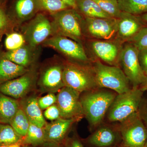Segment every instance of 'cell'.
I'll list each match as a JSON object with an SVG mask.
<instances>
[{
  "instance_id": "cell-9",
  "label": "cell",
  "mask_w": 147,
  "mask_h": 147,
  "mask_svg": "<svg viewBox=\"0 0 147 147\" xmlns=\"http://www.w3.org/2000/svg\"><path fill=\"white\" fill-rule=\"evenodd\" d=\"M53 32L52 23L43 13H38L28 25L24 36L29 46L34 48Z\"/></svg>"
},
{
  "instance_id": "cell-27",
  "label": "cell",
  "mask_w": 147,
  "mask_h": 147,
  "mask_svg": "<svg viewBox=\"0 0 147 147\" xmlns=\"http://www.w3.org/2000/svg\"><path fill=\"white\" fill-rule=\"evenodd\" d=\"M24 144L38 146L45 143L43 127H40L30 123V127L26 136L24 137Z\"/></svg>"
},
{
  "instance_id": "cell-25",
  "label": "cell",
  "mask_w": 147,
  "mask_h": 147,
  "mask_svg": "<svg viewBox=\"0 0 147 147\" xmlns=\"http://www.w3.org/2000/svg\"><path fill=\"white\" fill-rule=\"evenodd\" d=\"M22 138L9 124L0 123V146L20 143Z\"/></svg>"
},
{
  "instance_id": "cell-45",
  "label": "cell",
  "mask_w": 147,
  "mask_h": 147,
  "mask_svg": "<svg viewBox=\"0 0 147 147\" xmlns=\"http://www.w3.org/2000/svg\"><path fill=\"white\" fill-rule=\"evenodd\" d=\"M1 1V0H0V1Z\"/></svg>"
},
{
  "instance_id": "cell-23",
  "label": "cell",
  "mask_w": 147,
  "mask_h": 147,
  "mask_svg": "<svg viewBox=\"0 0 147 147\" xmlns=\"http://www.w3.org/2000/svg\"><path fill=\"white\" fill-rule=\"evenodd\" d=\"M31 49L32 48L24 45L17 50L9 51L3 56L16 64L27 68L33 60Z\"/></svg>"
},
{
  "instance_id": "cell-33",
  "label": "cell",
  "mask_w": 147,
  "mask_h": 147,
  "mask_svg": "<svg viewBox=\"0 0 147 147\" xmlns=\"http://www.w3.org/2000/svg\"><path fill=\"white\" fill-rule=\"evenodd\" d=\"M43 116L45 118L50 121L56 120L61 118L60 110L56 104L45 109Z\"/></svg>"
},
{
  "instance_id": "cell-42",
  "label": "cell",
  "mask_w": 147,
  "mask_h": 147,
  "mask_svg": "<svg viewBox=\"0 0 147 147\" xmlns=\"http://www.w3.org/2000/svg\"><path fill=\"white\" fill-rule=\"evenodd\" d=\"M141 17L145 24L147 25V13L141 15Z\"/></svg>"
},
{
  "instance_id": "cell-13",
  "label": "cell",
  "mask_w": 147,
  "mask_h": 147,
  "mask_svg": "<svg viewBox=\"0 0 147 147\" xmlns=\"http://www.w3.org/2000/svg\"><path fill=\"white\" fill-rule=\"evenodd\" d=\"M118 20L117 36L120 42L131 41L146 24L141 16L121 11Z\"/></svg>"
},
{
  "instance_id": "cell-43",
  "label": "cell",
  "mask_w": 147,
  "mask_h": 147,
  "mask_svg": "<svg viewBox=\"0 0 147 147\" xmlns=\"http://www.w3.org/2000/svg\"><path fill=\"white\" fill-rule=\"evenodd\" d=\"M144 147H147V135L146 140V143H145Z\"/></svg>"
},
{
  "instance_id": "cell-6",
  "label": "cell",
  "mask_w": 147,
  "mask_h": 147,
  "mask_svg": "<svg viewBox=\"0 0 147 147\" xmlns=\"http://www.w3.org/2000/svg\"><path fill=\"white\" fill-rule=\"evenodd\" d=\"M125 147H144L147 128L138 112L119 123L118 126Z\"/></svg>"
},
{
  "instance_id": "cell-28",
  "label": "cell",
  "mask_w": 147,
  "mask_h": 147,
  "mask_svg": "<svg viewBox=\"0 0 147 147\" xmlns=\"http://www.w3.org/2000/svg\"><path fill=\"white\" fill-rule=\"evenodd\" d=\"M39 9L45 11L50 14L71 8L61 0H37Z\"/></svg>"
},
{
  "instance_id": "cell-3",
  "label": "cell",
  "mask_w": 147,
  "mask_h": 147,
  "mask_svg": "<svg viewBox=\"0 0 147 147\" xmlns=\"http://www.w3.org/2000/svg\"><path fill=\"white\" fill-rule=\"evenodd\" d=\"M92 68L98 88L108 89L117 94L128 91L131 88L129 80L118 66L105 65L97 61Z\"/></svg>"
},
{
  "instance_id": "cell-35",
  "label": "cell",
  "mask_w": 147,
  "mask_h": 147,
  "mask_svg": "<svg viewBox=\"0 0 147 147\" xmlns=\"http://www.w3.org/2000/svg\"><path fill=\"white\" fill-rule=\"evenodd\" d=\"M138 57L142 69L147 76V48L139 50Z\"/></svg>"
},
{
  "instance_id": "cell-32",
  "label": "cell",
  "mask_w": 147,
  "mask_h": 147,
  "mask_svg": "<svg viewBox=\"0 0 147 147\" xmlns=\"http://www.w3.org/2000/svg\"><path fill=\"white\" fill-rule=\"evenodd\" d=\"M57 96L54 93L49 94L38 99V103L41 110H45L51 105L56 103Z\"/></svg>"
},
{
  "instance_id": "cell-39",
  "label": "cell",
  "mask_w": 147,
  "mask_h": 147,
  "mask_svg": "<svg viewBox=\"0 0 147 147\" xmlns=\"http://www.w3.org/2000/svg\"><path fill=\"white\" fill-rule=\"evenodd\" d=\"M139 88L142 91L144 92L147 91V76H146L144 80L139 86Z\"/></svg>"
},
{
  "instance_id": "cell-12",
  "label": "cell",
  "mask_w": 147,
  "mask_h": 147,
  "mask_svg": "<svg viewBox=\"0 0 147 147\" xmlns=\"http://www.w3.org/2000/svg\"><path fill=\"white\" fill-rule=\"evenodd\" d=\"M35 75L28 71L22 76L0 84V92L15 99L26 96L34 85Z\"/></svg>"
},
{
  "instance_id": "cell-17",
  "label": "cell",
  "mask_w": 147,
  "mask_h": 147,
  "mask_svg": "<svg viewBox=\"0 0 147 147\" xmlns=\"http://www.w3.org/2000/svg\"><path fill=\"white\" fill-rule=\"evenodd\" d=\"M76 121L60 118L46 124L43 127L45 142L60 144L65 139L71 126Z\"/></svg>"
},
{
  "instance_id": "cell-31",
  "label": "cell",
  "mask_w": 147,
  "mask_h": 147,
  "mask_svg": "<svg viewBox=\"0 0 147 147\" xmlns=\"http://www.w3.org/2000/svg\"><path fill=\"white\" fill-rule=\"evenodd\" d=\"M129 42L133 43L139 50L147 48V27L142 28Z\"/></svg>"
},
{
  "instance_id": "cell-24",
  "label": "cell",
  "mask_w": 147,
  "mask_h": 147,
  "mask_svg": "<svg viewBox=\"0 0 147 147\" xmlns=\"http://www.w3.org/2000/svg\"><path fill=\"white\" fill-rule=\"evenodd\" d=\"M121 11L139 16L147 13V0H118Z\"/></svg>"
},
{
  "instance_id": "cell-30",
  "label": "cell",
  "mask_w": 147,
  "mask_h": 147,
  "mask_svg": "<svg viewBox=\"0 0 147 147\" xmlns=\"http://www.w3.org/2000/svg\"><path fill=\"white\" fill-rule=\"evenodd\" d=\"M25 41L26 40L23 35L18 33H12L7 36L5 45L7 50L12 51L24 46Z\"/></svg>"
},
{
  "instance_id": "cell-4",
  "label": "cell",
  "mask_w": 147,
  "mask_h": 147,
  "mask_svg": "<svg viewBox=\"0 0 147 147\" xmlns=\"http://www.w3.org/2000/svg\"><path fill=\"white\" fill-rule=\"evenodd\" d=\"M143 94L137 87L117 94L106 114L108 121L120 123L138 112Z\"/></svg>"
},
{
  "instance_id": "cell-26",
  "label": "cell",
  "mask_w": 147,
  "mask_h": 147,
  "mask_svg": "<svg viewBox=\"0 0 147 147\" xmlns=\"http://www.w3.org/2000/svg\"><path fill=\"white\" fill-rule=\"evenodd\" d=\"M9 124L19 135L24 137L28 130L30 122L24 111L20 108Z\"/></svg>"
},
{
  "instance_id": "cell-18",
  "label": "cell",
  "mask_w": 147,
  "mask_h": 147,
  "mask_svg": "<svg viewBox=\"0 0 147 147\" xmlns=\"http://www.w3.org/2000/svg\"><path fill=\"white\" fill-rule=\"evenodd\" d=\"M20 108L24 111L30 123L44 127L46 122L40 108L38 99L36 96H30L24 98L20 102Z\"/></svg>"
},
{
  "instance_id": "cell-38",
  "label": "cell",
  "mask_w": 147,
  "mask_h": 147,
  "mask_svg": "<svg viewBox=\"0 0 147 147\" xmlns=\"http://www.w3.org/2000/svg\"><path fill=\"white\" fill-rule=\"evenodd\" d=\"M71 8L76 9V1L77 0H61Z\"/></svg>"
},
{
  "instance_id": "cell-20",
  "label": "cell",
  "mask_w": 147,
  "mask_h": 147,
  "mask_svg": "<svg viewBox=\"0 0 147 147\" xmlns=\"http://www.w3.org/2000/svg\"><path fill=\"white\" fill-rule=\"evenodd\" d=\"M39 10L37 0H16L13 5L14 14L20 22L32 18Z\"/></svg>"
},
{
  "instance_id": "cell-7",
  "label": "cell",
  "mask_w": 147,
  "mask_h": 147,
  "mask_svg": "<svg viewBox=\"0 0 147 147\" xmlns=\"http://www.w3.org/2000/svg\"><path fill=\"white\" fill-rule=\"evenodd\" d=\"M139 51L133 43L129 42L121 49L120 53L119 62L132 88L139 87L146 76L139 63Z\"/></svg>"
},
{
  "instance_id": "cell-22",
  "label": "cell",
  "mask_w": 147,
  "mask_h": 147,
  "mask_svg": "<svg viewBox=\"0 0 147 147\" xmlns=\"http://www.w3.org/2000/svg\"><path fill=\"white\" fill-rule=\"evenodd\" d=\"M76 10L85 17L113 18L103 11L94 0H77Z\"/></svg>"
},
{
  "instance_id": "cell-36",
  "label": "cell",
  "mask_w": 147,
  "mask_h": 147,
  "mask_svg": "<svg viewBox=\"0 0 147 147\" xmlns=\"http://www.w3.org/2000/svg\"><path fill=\"white\" fill-rule=\"evenodd\" d=\"M8 24V18L2 7L0 6V31L5 28Z\"/></svg>"
},
{
  "instance_id": "cell-34",
  "label": "cell",
  "mask_w": 147,
  "mask_h": 147,
  "mask_svg": "<svg viewBox=\"0 0 147 147\" xmlns=\"http://www.w3.org/2000/svg\"><path fill=\"white\" fill-rule=\"evenodd\" d=\"M138 113L147 128V98H142L139 105Z\"/></svg>"
},
{
  "instance_id": "cell-29",
  "label": "cell",
  "mask_w": 147,
  "mask_h": 147,
  "mask_svg": "<svg viewBox=\"0 0 147 147\" xmlns=\"http://www.w3.org/2000/svg\"><path fill=\"white\" fill-rule=\"evenodd\" d=\"M103 11L113 18H118L121 12L118 0H94Z\"/></svg>"
},
{
  "instance_id": "cell-15",
  "label": "cell",
  "mask_w": 147,
  "mask_h": 147,
  "mask_svg": "<svg viewBox=\"0 0 147 147\" xmlns=\"http://www.w3.org/2000/svg\"><path fill=\"white\" fill-rule=\"evenodd\" d=\"M122 140L118 127L101 125L89 137V144L94 147L115 146Z\"/></svg>"
},
{
  "instance_id": "cell-5",
  "label": "cell",
  "mask_w": 147,
  "mask_h": 147,
  "mask_svg": "<svg viewBox=\"0 0 147 147\" xmlns=\"http://www.w3.org/2000/svg\"><path fill=\"white\" fill-rule=\"evenodd\" d=\"M63 80L65 86L80 93L99 88L92 68L73 63L63 66Z\"/></svg>"
},
{
  "instance_id": "cell-11",
  "label": "cell",
  "mask_w": 147,
  "mask_h": 147,
  "mask_svg": "<svg viewBox=\"0 0 147 147\" xmlns=\"http://www.w3.org/2000/svg\"><path fill=\"white\" fill-rule=\"evenodd\" d=\"M84 26L92 37L102 40H111L117 36L118 20L114 18L85 17Z\"/></svg>"
},
{
  "instance_id": "cell-44",
  "label": "cell",
  "mask_w": 147,
  "mask_h": 147,
  "mask_svg": "<svg viewBox=\"0 0 147 147\" xmlns=\"http://www.w3.org/2000/svg\"><path fill=\"white\" fill-rule=\"evenodd\" d=\"M117 147L115 146V147ZM123 147V146L122 145V146H120V147Z\"/></svg>"
},
{
  "instance_id": "cell-2",
  "label": "cell",
  "mask_w": 147,
  "mask_h": 147,
  "mask_svg": "<svg viewBox=\"0 0 147 147\" xmlns=\"http://www.w3.org/2000/svg\"><path fill=\"white\" fill-rule=\"evenodd\" d=\"M53 32L82 44L84 19L78 11L69 8L51 14Z\"/></svg>"
},
{
  "instance_id": "cell-10",
  "label": "cell",
  "mask_w": 147,
  "mask_h": 147,
  "mask_svg": "<svg viewBox=\"0 0 147 147\" xmlns=\"http://www.w3.org/2000/svg\"><path fill=\"white\" fill-rule=\"evenodd\" d=\"M43 44L54 48L73 60L83 63L88 61V58L82 44L71 38L56 35L47 38Z\"/></svg>"
},
{
  "instance_id": "cell-14",
  "label": "cell",
  "mask_w": 147,
  "mask_h": 147,
  "mask_svg": "<svg viewBox=\"0 0 147 147\" xmlns=\"http://www.w3.org/2000/svg\"><path fill=\"white\" fill-rule=\"evenodd\" d=\"M63 66L59 64L50 65L44 70L41 75L38 86L42 92L55 93L65 86L63 80Z\"/></svg>"
},
{
  "instance_id": "cell-8",
  "label": "cell",
  "mask_w": 147,
  "mask_h": 147,
  "mask_svg": "<svg viewBox=\"0 0 147 147\" xmlns=\"http://www.w3.org/2000/svg\"><path fill=\"white\" fill-rule=\"evenodd\" d=\"M80 94L71 88L64 86L59 91L56 104L60 112L61 118L72 119L76 121L84 117Z\"/></svg>"
},
{
  "instance_id": "cell-1",
  "label": "cell",
  "mask_w": 147,
  "mask_h": 147,
  "mask_svg": "<svg viewBox=\"0 0 147 147\" xmlns=\"http://www.w3.org/2000/svg\"><path fill=\"white\" fill-rule=\"evenodd\" d=\"M117 94L113 91L99 88L84 92L80 96L84 117L92 129L101 124Z\"/></svg>"
},
{
  "instance_id": "cell-19",
  "label": "cell",
  "mask_w": 147,
  "mask_h": 147,
  "mask_svg": "<svg viewBox=\"0 0 147 147\" xmlns=\"http://www.w3.org/2000/svg\"><path fill=\"white\" fill-rule=\"evenodd\" d=\"M26 67L0 57V84L22 76L28 71Z\"/></svg>"
},
{
  "instance_id": "cell-21",
  "label": "cell",
  "mask_w": 147,
  "mask_h": 147,
  "mask_svg": "<svg viewBox=\"0 0 147 147\" xmlns=\"http://www.w3.org/2000/svg\"><path fill=\"white\" fill-rule=\"evenodd\" d=\"M20 108L16 99L0 92V123L9 124Z\"/></svg>"
},
{
  "instance_id": "cell-16",
  "label": "cell",
  "mask_w": 147,
  "mask_h": 147,
  "mask_svg": "<svg viewBox=\"0 0 147 147\" xmlns=\"http://www.w3.org/2000/svg\"><path fill=\"white\" fill-rule=\"evenodd\" d=\"M91 47L94 54L101 60L110 65L118 66L121 49L117 42L111 40H96L92 41Z\"/></svg>"
},
{
  "instance_id": "cell-41",
  "label": "cell",
  "mask_w": 147,
  "mask_h": 147,
  "mask_svg": "<svg viewBox=\"0 0 147 147\" xmlns=\"http://www.w3.org/2000/svg\"><path fill=\"white\" fill-rule=\"evenodd\" d=\"M49 146L47 147H61L59 144L57 143H47Z\"/></svg>"
},
{
  "instance_id": "cell-37",
  "label": "cell",
  "mask_w": 147,
  "mask_h": 147,
  "mask_svg": "<svg viewBox=\"0 0 147 147\" xmlns=\"http://www.w3.org/2000/svg\"><path fill=\"white\" fill-rule=\"evenodd\" d=\"M65 147H84L80 140L74 138L68 140Z\"/></svg>"
},
{
  "instance_id": "cell-40",
  "label": "cell",
  "mask_w": 147,
  "mask_h": 147,
  "mask_svg": "<svg viewBox=\"0 0 147 147\" xmlns=\"http://www.w3.org/2000/svg\"><path fill=\"white\" fill-rule=\"evenodd\" d=\"M0 147H21V142L11 144L4 145L1 146Z\"/></svg>"
},
{
  "instance_id": "cell-46",
  "label": "cell",
  "mask_w": 147,
  "mask_h": 147,
  "mask_svg": "<svg viewBox=\"0 0 147 147\" xmlns=\"http://www.w3.org/2000/svg\"></svg>"
}]
</instances>
